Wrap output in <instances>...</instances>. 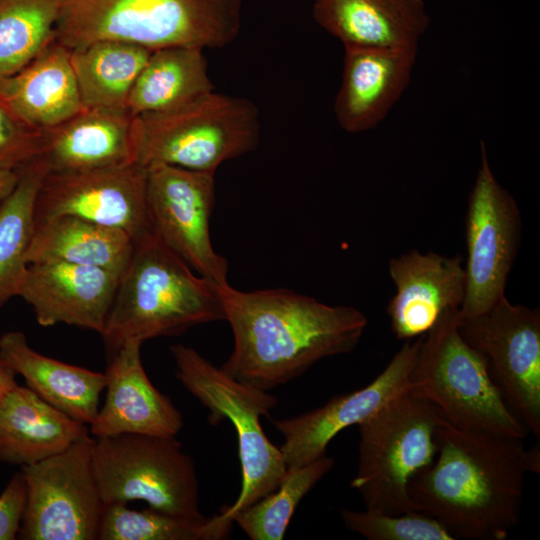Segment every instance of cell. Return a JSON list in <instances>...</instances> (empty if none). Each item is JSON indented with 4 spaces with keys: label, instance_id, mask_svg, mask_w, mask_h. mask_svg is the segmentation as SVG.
I'll use <instances>...</instances> for the list:
<instances>
[{
    "label": "cell",
    "instance_id": "cell-22",
    "mask_svg": "<svg viewBox=\"0 0 540 540\" xmlns=\"http://www.w3.org/2000/svg\"><path fill=\"white\" fill-rule=\"evenodd\" d=\"M0 99L20 121L39 131L82 111L70 49L53 40L22 69L0 78Z\"/></svg>",
    "mask_w": 540,
    "mask_h": 540
},
{
    "label": "cell",
    "instance_id": "cell-26",
    "mask_svg": "<svg viewBox=\"0 0 540 540\" xmlns=\"http://www.w3.org/2000/svg\"><path fill=\"white\" fill-rule=\"evenodd\" d=\"M203 51L189 46L153 50L131 90L130 114L173 111L214 91Z\"/></svg>",
    "mask_w": 540,
    "mask_h": 540
},
{
    "label": "cell",
    "instance_id": "cell-11",
    "mask_svg": "<svg viewBox=\"0 0 540 540\" xmlns=\"http://www.w3.org/2000/svg\"><path fill=\"white\" fill-rule=\"evenodd\" d=\"M465 296L458 312L470 318L488 311L505 295L521 238L516 201L495 178L484 142L465 219Z\"/></svg>",
    "mask_w": 540,
    "mask_h": 540
},
{
    "label": "cell",
    "instance_id": "cell-29",
    "mask_svg": "<svg viewBox=\"0 0 540 540\" xmlns=\"http://www.w3.org/2000/svg\"><path fill=\"white\" fill-rule=\"evenodd\" d=\"M233 519L221 512L195 521L151 508L134 510L127 503L104 505L99 540H222L230 536Z\"/></svg>",
    "mask_w": 540,
    "mask_h": 540
},
{
    "label": "cell",
    "instance_id": "cell-15",
    "mask_svg": "<svg viewBox=\"0 0 540 540\" xmlns=\"http://www.w3.org/2000/svg\"><path fill=\"white\" fill-rule=\"evenodd\" d=\"M424 336L406 340L385 369L363 388L335 396L301 415L273 420L284 439L280 450L287 469L325 456L338 433L358 425L389 400L409 390L410 374Z\"/></svg>",
    "mask_w": 540,
    "mask_h": 540
},
{
    "label": "cell",
    "instance_id": "cell-27",
    "mask_svg": "<svg viewBox=\"0 0 540 540\" xmlns=\"http://www.w3.org/2000/svg\"><path fill=\"white\" fill-rule=\"evenodd\" d=\"M153 50L117 40L70 49V60L85 108L128 110L131 90Z\"/></svg>",
    "mask_w": 540,
    "mask_h": 540
},
{
    "label": "cell",
    "instance_id": "cell-17",
    "mask_svg": "<svg viewBox=\"0 0 540 540\" xmlns=\"http://www.w3.org/2000/svg\"><path fill=\"white\" fill-rule=\"evenodd\" d=\"M120 272L61 262L27 266L17 296L44 327L59 323L102 333Z\"/></svg>",
    "mask_w": 540,
    "mask_h": 540
},
{
    "label": "cell",
    "instance_id": "cell-1",
    "mask_svg": "<svg viewBox=\"0 0 540 540\" xmlns=\"http://www.w3.org/2000/svg\"><path fill=\"white\" fill-rule=\"evenodd\" d=\"M523 438L456 427L437 430L434 461L416 474L408 493L455 539L505 540L519 521L528 472L539 473V446Z\"/></svg>",
    "mask_w": 540,
    "mask_h": 540
},
{
    "label": "cell",
    "instance_id": "cell-20",
    "mask_svg": "<svg viewBox=\"0 0 540 540\" xmlns=\"http://www.w3.org/2000/svg\"><path fill=\"white\" fill-rule=\"evenodd\" d=\"M312 14L344 48L417 49L429 25L423 0H315Z\"/></svg>",
    "mask_w": 540,
    "mask_h": 540
},
{
    "label": "cell",
    "instance_id": "cell-36",
    "mask_svg": "<svg viewBox=\"0 0 540 540\" xmlns=\"http://www.w3.org/2000/svg\"><path fill=\"white\" fill-rule=\"evenodd\" d=\"M17 374L0 358V402L17 385Z\"/></svg>",
    "mask_w": 540,
    "mask_h": 540
},
{
    "label": "cell",
    "instance_id": "cell-2",
    "mask_svg": "<svg viewBox=\"0 0 540 540\" xmlns=\"http://www.w3.org/2000/svg\"><path fill=\"white\" fill-rule=\"evenodd\" d=\"M218 288L234 336L233 351L221 367L265 391L324 358L351 352L368 322L356 308L288 289L242 291L229 283Z\"/></svg>",
    "mask_w": 540,
    "mask_h": 540
},
{
    "label": "cell",
    "instance_id": "cell-23",
    "mask_svg": "<svg viewBox=\"0 0 540 540\" xmlns=\"http://www.w3.org/2000/svg\"><path fill=\"white\" fill-rule=\"evenodd\" d=\"M88 425L16 385L0 402V460L33 465L88 436Z\"/></svg>",
    "mask_w": 540,
    "mask_h": 540
},
{
    "label": "cell",
    "instance_id": "cell-34",
    "mask_svg": "<svg viewBox=\"0 0 540 540\" xmlns=\"http://www.w3.org/2000/svg\"><path fill=\"white\" fill-rule=\"evenodd\" d=\"M25 502V481L22 472H18L0 495V540H14L18 536Z\"/></svg>",
    "mask_w": 540,
    "mask_h": 540
},
{
    "label": "cell",
    "instance_id": "cell-4",
    "mask_svg": "<svg viewBox=\"0 0 540 540\" xmlns=\"http://www.w3.org/2000/svg\"><path fill=\"white\" fill-rule=\"evenodd\" d=\"M243 0H60L55 40L68 49L100 40L151 50L223 48L238 36Z\"/></svg>",
    "mask_w": 540,
    "mask_h": 540
},
{
    "label": "cell",
    "instance_id": "cell-7",
    "mask_svg": "<svg viewBox=\"0 0 540 540\" xmlns=\"http://www.w3.org/2000/svg\"><path fill=\"white\" fill-rule=\"evenodd\" d=\"M444 420L432 403L407 390L358 424V464L350 485L361 494L366 510L416 511L408 484L434 461L437 430Z\"/></svg>",
    "mask_w": 540,
    "mask_h": 540
},
{
    "label": "cell",
    "instance_id": "cell-18",
    "mask_svg": "<svg viewBox=\"0 0 540 540\" xmlns=\"http://www.w3.org/2000/svg\"><path fill=\"white\" fill-rule=\"evenodd\" d=\"M142 342H125L112 356L105 374L106 397L89 430L95 437L144 434L175 437L182 413L148 378L141 360Z\"/></svg>",
    "mask_w": 540,
    "mask_h": 540
},
{
    "label": "cell",
    "instance_id": "cell-14",
    "mask_svg": "<svg viewBox=\"0 0 540 540\" xmlns=\"http://www.w3.org/2000/svg\"><path fill=\"white\" fill-rule=\"evenodd\" d=\"M147 168L139 163L79 171H48L34 222L73 215L118 228L135 241L151 231L146 203Z\"/></svg>",
    "mask_w": 540,
    "mask_h": 540
},
{
    "label": "cell",
    "instance_id": "cell-8",
    "mask_svg": "<svg viewBox=\"0 0 540 540\" xmlns=\"http://www.w3.org/2000/svg\"><path fill=\"white\" fill-rule=\"evenodd\" d=\"M170 350L177 379L210 411L209 422L216 425L228 419L236 431L241 489L236 501L221 512L233 519L237 512L273 492L287 471L280 448L268 439L260 421L269 416L278 399L232 377L189 346L177 344Z\"/></svg>",
    "mask_w": 540,
    "mask_h": 540
},
{
    "label": "cell",
    "instance_id": "cell-24",
    "mask_svg": "<svg viewBox=\"0 0 540 540\" xmlns=\"http://www.w3.org/2000/svg\"><path fill=\"white\" fill-rule=\"evenodd\" d=\"M0 358L52 406L88 426L96 418L105 389L104 373L43 355L28 344L20 331L1 335Z\"/></svg>",
    "mask_w": 540,
    "mask_h": 540
},
{
    "label": "cell",
    "instance_id": "cell-9",
    "mask_svg": "<svg viewBox=\"0 0 540 540\" xmlns=\"http://www.w3.org/2000/svg\"><path fill=\"white\" fill-rule=\"evenodd\" d=\"M92 464L104 505L141 500L180 518L203 520L193 459L175 437L118 434L96 437Z\"/></svg>",
    "mask_w": 540,
    "mask_h": 540
},
{
    "label": "cell",
    "instance_id": "cell-10",
    "mask_svg": "<svg viewBox=\"0 0 540 540\" xmlns=\"http://www.w3.org/2000/svg\"><path fill=\"white\" fill-rule=\"evenodd\" d=\"M94 438L22 466L25 509L18 536L25 540L98 539L104 503L92 464Z\"/></svg>",
    "mask_w": 540,
    "mask_h": 540
},
{
    "label": "cell",
    "instance_id": "cell-13",
    "mask_svg": "<svg viewBox=\"0 0 540 540\" xmlns=\"http://www.w3.org/2000/svg\"><path fill=\"white\" fill-rule=\"evenodd\" d=\"M146 168L152 231L197 274L217 285L227 284L228 261L214 250L210 237L215 174L166 164Z\"/></svg>",
    "mask_w": 540,
    "mask_h": 540
},
{
    "label": "cell",
    "instance_id": "cell-33",
    "mask_svg": "<svg viewBox=\"0 0 540 540\" xmlns=\"http://www.w3.org/2000/svg\"><path fill=\"white\" fill-rule=\"evenodd\" d=\"M44 131L20 121L0 99V168L19 172L41 157Z\"/></svg>",
    "mask_w": 540,
    "mask_h": 540
},
{
    "label": "cell",
    "instance_id": "cell-25",
    "mask_svg": "<svg viewBox=\"0 0 540 540\" xmlns=\"http://www.w3.org/2000/svg\"><path fill=\"white\" fill-rule=\"evenodd\" d=\"M134 247L125 231L73 215L35 223L26 262H61L122 272Z\"/></svg>",
    "mask_w": 540,
    "mask_h": 540
},
{
    "label": "cell",
    "instance_id": "cell-32",
    "mask_svg": "<svg viewBox=\"0 0 540 540\" xmlns=\"http://www.w3.org/2000/svg\"><path fill=\"white\" fill-rule=\"evenodd\" d=\"M340 516L347 529L369 540H454L434 518L420 512L388 514L343 508Z\"/></svg>",
    "mask_w": 540,
    "mask_h": 540
},
{
    "label": "cell",
    "instance_id": "cell-35",
    "mask_svg": "<svg viewBox=\"0 0 540 540\" xmlns=\"http://www.w3.org/2000/svg\"><path fill=\"white\" fill-rule=\"evenodd\" d=\"M18 180V172L0 168V205L14 190Z\"/></svg>",
    "mask_w": 540,
    "mask_h": 540
},
{
    "label": "cell",
    "instance_id": "cell-28",
    "mask_svg": "<svg viewBox=\"0 0 540 540\" xmlns=\"http://www.w3.org/2000/svg\"><path fill=\"white\" fill-rule=\"evenodd\" d=\"M49 171L43 157L20 170L11 194L0 205V308L17 296L26 273V254L34 231V208Z\"/></svg>",
    "mask_w": 540,
    "mask_h": 540
},
{
    "label": "cell",
    "instance_id": "cell-3",
    "mask_svg": "<svg viewBox=\"0 0 540 540\" xmlns=\"http://www.w3.org/2000/svg\"><path fill=\"white\" fill-rule=\"evenodd\" d=\"M219 285L196 274L152 230L134 241L100 334L109 357L125 342L225 320Z\"/></svg>",
    "mask_w": 540,
    "mask_h": 540
},
{
    "label": "cell",
    "instance_id": "cell-21",
    "mask_svg": "<svg viewBox=\"0 0 540 540\" xmlns=\"http://www.w3.org/2000/svg\"><path fill=\"white\" fill-rule=\"evenodd\" d=\"M41 157L49 171L111 168L136 162L128 110L84 108L44 131Z\"/></svg>",
    "mask_w": 540,
    "mask_h": 540
},
{
    "label": "cell",
    "instance_id": "cell-5",
    "mask_svg": "<svg viewBox=\"0 0 540 540\" xmlns=\"http://www.w3.org/2000/svg\"><path fill=\"white\" fill-rule=\"evenodd\" d=\"M261 122L247 98L215 90L179 109L133 116L136 162L215 174L257 147Z\"/></svg>",
    "mask_w": 540,
    "mask_h": 540
},
{
    "label": "cell",
    "instance_id": "cell-30",
    "mask_svg": "<svg viewBox=\"0 0 540 540\" xmlns=\"http://www.w3.org/2000/svg\"><path fill=\"white\" fill-rule=\"evenodd\" d=\"M60 0H0V78L30 63L55 40Z\"/></svg>",
    "mask_w": 540,
    "mask_h": 540
},
{
    "label": "cell",
    "instance_id": "cell-12",
    "mask_svg": "<svg viewBox=\"0 0 540 540\" xmlns=\"http://www.w3.org/2000/svg\"><path fill=\"white\" fill-rule=\"evenodd\" d=\"M459 312V311H458ZM463 338L487 359L505 401L540 436V311L501 297L488 311L458 315Z\"/></svg>",
    "mask_w": 540,
    "mask_h": 540
},
{
    "label": "cell",
    "instance_id": "cell-16",
    "mask_svg": "<svg viewBox=\"0 0 540 540\" xmlns=\"http://www.w3.org/2000/svg\"><path fill=\"white\" fill-rule=\"evenodd\" d=\"M396 293L387 307L397 339L426 335L448 312L460 310L466 286L461 255L412 250L389 261Z\"/></svg>",
    "mask_w": 540,
    "mask_h": 540
},
{
    "label": "cell",
    "instance_id": "cell-6",
    "mask_svg": "<svg viewBox=\"0 0 540 540\" xmlns=\"http://www.w3.org/2000/svg\"><path fill=\"white\" fill-rule=\"evenodd\" d=\"M409 390L456 427L523 439L529 434L505 401L486 357L461 335L458 311L445 313L423 337Z\"/></svg>",
    "mask_w": 540,
    "mask_h": 540
},
{
    "label": "cell",
    "instance_id": "cell-31",
    "mask_svg": "<svg viewBox=\"0 0 540 540\" xmlns=\"http://www.w3.org/2000/svg\"><path fill=\"white\" fill-rule=\"evenodd\" d=\"M327 455L295 468H288L278 487L233 516L252 540H281L304 496L333 468Z\"/></svg>",
    "mask_w": 540,
    "mask_h": 540
},
{
    "label": "cell",
    "instance_id": "cell-19",
    "mask_svg": "<svg viewBox=\"0 0 540 540\" xmlns=\"http://www.w3.org/2000/svg\"><path fill=\"white\" fill-rule=\"evenodd\" d=\"M417 49L346 47L334 112L342 129L360 133L375 128L409 84Z\"/></svg>",
    "mask_w": 540,
    "mask_h": 540
}]
</instances>
